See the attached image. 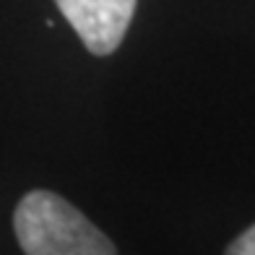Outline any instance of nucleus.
Returning a JSON list of instances; mask_svg holds the SVG:
<instances>
[{
  "label": "nucleus",
  "mask_w": 255,
  "mask_h": 255,
  "mask_svg": "<svg viewBox=\"0 0 255 255\" xmlns=\"http://www.w3.org/2000/svg\"><path fill=\"white\" fill-rule=\"evenodd\" d=\"M13 229L26 255H118L99 227L50 190H31L21 198Z\"/></svg>",
  "instance_id": "1"
},
{
  "label": "nucleus",
  "mask_w": 255,
  "mask_h": 255,
  "mask_svg": "<svg viewBox=\"0 0 255 255\" xmlns=\"http://www.w3.org/2000/svg\"><path fill=\"white\" fill-rule=\"evenodd\" d=\"M91 55H112L133 18L135 0H55Z\"/></svg>",
  "instance_id": "2"
},
{
  "label": "nucleus",
  "mask_w": 255,
  "mask_h": 255,
  "mask_svg": "<svg viewBox=\"0 0 255 255\" xmlns=\"http://www.w3.org/2000/svg\"><path fill=\"white\" fill-rule=\"evenodd\" d=\"M224 255H255V224L242 232V235L227 248Z\"/></svg>",
  "instance_id": "3"
}]
</instances>
